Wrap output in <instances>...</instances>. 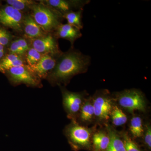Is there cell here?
<instances>
[{"instance_id": "obj_24", "label": "cell", "mask_w": 151, "mask_h": 151, "mask_svg": "<svg viewBox=\"0 0 151 151\" xmlns=\"http://www.w3.org/2000/svg\"><path fill=\"white\" fill-rule=\"evenodd\" d=\"M12 35L6 30L0 27V44L5 46L9 43Z\"/></svg>"}, {"instance_id": "obj_23", "label": "cell", "mask_w": 151, "mask_h": 151, "mask_svg": "<svg viewBox=\"0 0 151 151\" xmlns=\"http://www.w3.org/2000/svg\"><path fill=\"white\" fill-rule=\"evenodd\" d=\"M122 138L126 151H141L137 144L132 140L127 133L122 134Z\"/></svg>"}, {"instance_id": "obj_25", "label": "cell", "mask_w": 151, "mask_h": 151, "mask_svg": "<svg viewBox=\"0 0 151 151\" xmlns=\"http://www.w3.org/2000/svg\"><path fill=\"white\" fill-rule=\"evenodd\" d=\"M144 142L146 146L150 150L151 147V128L150 125H147L145 129L144 134Z\"/></svg>"}, {"instance_id": "obj_3", "label": "cell", "mask_w": 151, "mask_h": 151, "mask_svg": "<svg viewBox=\"0 0 151 151\" xmlns=\"http://www.w3.org/2000/svg\"><path fill=\"white\" fill-rule=\"evenodd\" d=\"M65 133L69 144L75 150L89 147L91 145L92 130L79 125L74 120L66 127Z\"/></svg>"}, {"instance_id": "obj_4", "label": "cell", "mask_w": 151, "mask_h": 151, "mask_svg": "<svg viewBox=\"0 0 151 151\" xmlns=\"http://www.w3.org/2000/svg\"><path fill=\"white\" fill-rule=\"evenodd\" d=\"M116 99L122 108L130 113L145 111L146 101L142 92L137 89H126L118 92Z\"/></svg>"}, {"instance_id": "obj_12", "label": "cell", "mask_w": 151, "mask_h": 151, "mask_svg": "<svg viewBox=\"0 0 151 151\" xmlns=\"http://www.w3.org/2000/svg\"><path fill=\"white\" fill-rule=\"evenodd\" d=\"M22 30L24 32L25 36L29 40L43 37L47 35L29 14L24 17Z\"/></svg>"}, {"instance_id": "obj_26", "label": "cell", "mask_w": 151, "mask_h": 151, "mask_svg": "<svg viewBox=\"0 0 151 151\" xmlns=\"http://www.w3.org/2000/svg\"><path fill=\"white\" fill-rule=\"evenodd\" d=\"M9 52L11 54L23 56L24 55L19 47L16 40L12 42L9 48Z\"/></svg>"}, {"instance_id": "obj_28", "label": "cell", "mask_w": 151, "mask_h": 151, "mask_svg": "<svg viewBox=\"0 0 151 151\" xmlns=\"http://www.w3.org/2000/svg\"><path fill=\"white\" fill-rule=\"evenodd\" d=\"M5 53V51L4 46L0 44V60L4 57Z\"/></svg>"}, {"instance_id": "obj_14", "label": "cell", "mask_w": 151, "mask_h": 151, "mask_svg": "<svg viewBox=\"0 0 151 151\" xmlns=\"http://www.w3.org/2000/svg\"><path fill=\"white\" fill-rule=\"evenodd\" d=\"M23 56L9 53L0 60V72L5 73L13 67L26 65Z\"/></svg>"}, {"instance_id": "obj_13", "label": "cell", "mask_w": 151, "mask_h": 151, "mask_svg": "<svg viewBox=\"0 0 151 151\" xmlns=\"http://www.w3.org/2000/svg\"><path fill=\"white\" fill-rule=\"evenodd\" d=\"M82 35L80 30L68 24L61 23L55 31L54 36L56 39L62 38L69 41L73 46L74 42Z\"/></svg>"}, {"instance_id": "obj_2", "label": "cell", "mask_w": 151, "mask_h": 151, "mask_svg": "<svg viewBox=\"0 0 151 151\" xmlns=\"http://www.w3.org/2000/svg\"><path fill=\"white\" fill-rule=\"evenodd\" d=\"M31 10L33 19L46 33L55 31L63 19L61 14L40 2L36 3Z\"/></svg>"}, {"instance_id": "obj_9", "label": "cell", "mask_w": 151, "mask_h": 151, "mask_svg": "<svg viewBox=\"0 0 151 151\" xmlns=\"http://www.w3.org/2000/svg\"><path fill=\"white\" fill-rule=\"evenodd\" d=\"M30 40L31 47L41 54L58 57L62 53L59 48L57 39L51 35H47L43 37Z\"/></svg>"}, {"instance_id": "obj_7", "label": "cell", "mask_w": 151, "mask_h": 151, "mask_svg": "<svg viewBox=\"0 0 151 151\" xmlns=\"http://www.w3.org/2000/svg\"><path fill=\"white\" fill-rule=\"evenodd\" d=\"M63 103L69 119L75 121L82 104L84 103V94L80 92H71L62 88Z\"/></svg>"}, {"instance_id": "obj_6", "label": "cell", "mask_w": 151, "mask_h": 151, "mask_svg": "<svg viewBox=\"0 0 151 151\" xmlns=\"http://www.w3.org/2000/svg\"><path fill=\"white\" fill-rule=\"evenodd\" d=\"M92 100L95 117L99 121H108L113 106L108 92L107 90L99 91Z\"/></svg>"}, {"instance_id": "obj_11", "label": "cell", "mask_w": 151, "mask_h": 151, "mask_svg": "<svg viewBox=\"0 0 151 151\" xmlns=\"http://www.w3.org/2000/svg\"><path fill=\"white\" fill-rule=\"evenodd\" d=\"M55 56L50 55H44L35 65L32 66L27 65L29 69L40 79L46 78L48 73L56 65L58 58H55Z\"/></svg>"}, {"instance_id": "obj_15", "label": "cell", "mask_w": 151, "mask_h": 151, "mask_svg": "<svg viewBox=\"0 0 151 151\" xmlns=\"http://www.w3.org/2000/svg\"><path fill=\"white\" fill-rule=\"evenodd\" d=\"M108 132L98 131L92 135V142L94 151H105L110 143Z\"/></svg>"}, {"instance_id": "obj_18", "label": "cell", "mask_w": 151, "mask_h": 151, "mask_svg": "<svg viewBox=\"0 0 151 151\" xmlns=\"http://www.w3.org/2000/svg\"><path fill=\"white\" fill-rule=\"evenodd\" d=\"M83 13V9H81L67 13L63 14V17L67 20L68 24L81 30L84 26L82 20Z\"/></svg>"}, {"instance_id": "obj_20", "label": "cell", "mask_w": 151, "mask_h": 151, "mask_svg": "<svg viewBox=\"0 0 151 151\" xmlns=\"http://www.w3.org/2000/svg\"><path fill=\"white\" fill-rule=\"evenodd\" d=\"M130 131L134 137L140 138L143 136L145 129L140 117L135 116L132 118L130 123Z\"/></svg>"}, {"instance_id": "obj_8", "label": "cell", "mask_w": 151, "mask_h": 151, "mask_svg": "<svg viewBox=\"0 0 151 151\" xmlns=\"http://www.w3.org/2000/svg\"><path fill=\"white\" fill-rule=\"evenodd\" d=\"M22 13L10 6L0 9V23L17 31H22Z\"/></svg>"}, {"instance_id": "obj_5", "label": "cell", "mask_w": 151, "mask_h": 151, "mask_svg": "<svg viewBox=\"0 0 151 151\" xmlns=\"http://www.w3.org/2000/svg\"><path fill=\"white\" fill-rule=\"evenodd\" d=\"M5 73L14 85L24 84L32 87L41 86V79L29 69L27 65L12 68Z\"/></svg>"}, {"instance_id": "obj_1", "label": "cell", "mask_w": 151, "mask_h": 151, "mask_svg": "<svg viewBox=\"0 0 151 151\" xmlns=\"http://www.w3.org/2000/svg\"><path fill=\"white\" fill-rule=\"evenodd\" d=\"M91 61L89 55L72 48L58 57L56 65L46 78L52 85L67 84L73 76L86 73Z\"/></svg>"}, {"instance_id": "obj_27", "label": "cell", "mask_w": 151, "mask_h": 151, "mask_svg": "<svg viewBox=\"0 0 151 151\" xmlns=\"http://www.w3.org/2000/svg\"><path fill=\"white\" fill-rule=\"evenodd\" d=\"M16 40L20 49L24 55L25 53L30 48L27 41L24 38H19Z\"/></svg>"}, {"instance_id": "obj_16", "label": "cell", "mask_w": 151, "mask_h": 151, "mask_svg": "<svg viewBox=\"0 0 151 151\" xmlns=\"http://www.w3.org/2000/svg\"><path fill=\"white\" fill-rule=\"evenodd\" d=\"M107 130L110 141L105 151H126L123 139L118 133L109 126H107Z\"/></svg>"}, {"instance_id": "obj_10", "label": "cell", "mask_w": 151, "mask_h": 151, "mask_svg": "<svg viewBox=\"0 0 151 151\" xmlns=\"http://www.w3.org/2000/svg\"><path fill=\"white\" fill-rule=\"evenodd\" d=\"M40 1L63 15L74 10L77 11L83 9L84 6L90 2L89 0H45Z\"/></svg>"}, {"instance_id": "obj_19", "label": "cell", "mask_w": 151, "mask_h": 151, "mask_svg": "<svg viewBox=\"0 0 151 151\" xmlns=\"http://www.w3.org/2000/svg\"><path fill=\"white\" fill-rule=\"evenodd\" d=\"M110 117L114 126L119 127L126 124L128 120L127 115L117 105H113Z\"/></svg>"}, {"instance_id": "obj_21", "label": "cell", "mask_w": 151, "mask_h": 151, "mask_svg": "<svg viewBox=\"0 0 151 151\" xmlns=\"http://www.w3.org/2000/svg\"><path fill=\"white\" fill-rule=\"evenodd\" d=\"M8 5L13 7L20 12L31 9L35 2L30 0H7L6 1Z\"/></svg>"}, {"instance_id": "obj_22", "label": "cell", "mask_w": 151, "mask_h": 151, "mask_svg": "<svg viewBox=\"0 0 151 151\" xmlns=\"http://www.w3.org/2000/svg\"><path fill=\"white\" fill-rule=\"evenodd\" d=\"M44 55L41 54L34 48L30 47L29 49L25 53V61L29 66H32L41 59Z\"/></svg>"}, {"instance_id": "obj_17", "label": "cell", "mask_w": 151, "mask_h": 151, "mask_svg": "<svg viewBox=\"0 0 151 151\" xmlns=\"http://www.w3.org/2000/svg\"><path fill=\"white\" fill-rule=\"evenodd\" d=\"M78 115L79 119L81 122L89 123L92 122L95 117L92 100L88 99L84 101Z\"/></svg>"}]
</instances>
